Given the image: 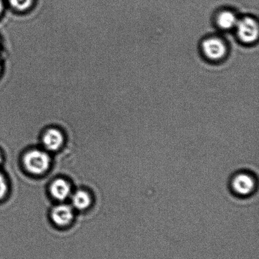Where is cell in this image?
Instances as JSON below:
<instances>
[{"instance_id": "1", "label": "cell", "mask_w": 259, "mask_h": 259, "mask_svg": "<svg viewBox=\"0 0 259 259\" xmlns=\"http://www.w3.org/2000/svg\"><path fill=\"white\" fill-rule=\"evenodd\" d=\"M23 162L25 169L30 173L40 175L44 174L49 169L51 159L46 152L33 150L25 155Z\"/></svg>"}, {"instance_id": "2", "label": "cell", "mask_w": 259, "mask_h": 259, "mask_svg": "<svg viewBox=\"0 0 259 259\" xmlns=\"http://www.w3.org/2000/svg\"><path fill=\"white\" fill-rule=\"evenodd\" d=\"M256 187V181L252 174L241 172L233 176L230 188L233 194L239 197H247L252 194Z\"/></svg>"}, {"instance_id": "3", "label": "cell", "mask_w": 259, "mask_h": 259, "mask_svg": "<svg viewBox=\"0 0 259 259\" xmlns=\"http://www.w3.org/2000/svg\"><path fill=\"white\" fill-rule=\"evenodd\" d=\"M236 29L238 38L245 44H252L258 37V23L250 17L238 20Z\"/></svg>"}, {"instance_id": "4", "label": "cell", "mask_w": 259, "mask_h": 259, "mask_svg": "<svg viewBox=\"0 0 259 259\" xmlns=\"http://www.w3.org/2000/svg\"><path fill=\"white\" fill-rule=\"evenodd\" d=\"M202 50L207 59L214 62L223 60L228 53L227 44L224 41L218 37L205 39L202 43Z\"/></svg>"}, {"instance_id": "5", "label": "cell", "mask_w": 259, "mask_h": 259, "mask_svg": "<svg viewBox=\"0 0 259 259\" xmlns=\"http://www.w3.org/2000/svg\"><path fill=\"white\" fill-rule=\"evenodd\" d=\"M51 215L56 225L65 227L72 221L73 212L69 205L62 204L53 208Z\"/></svg>"}, {"instance_id": "6", "label": "cell", "mask_w": 259, "mask_h": 259, "mask_svg": "<svg viewBox=\"0 0 259 259\" xmlns=\"http://www.w3.org/2000/svg\"><path fill=\"white\" fill-rule=\"evenodd\" d=\"M64 141L62 133L57 129H49L42 137V143L45 148L50 151H58L61 148Z\"/></svg>"}, {"instance_id": "7", "label": "cell", "mask_w": 259, "mask_h": 259, "mask_svg": "<svg viewBox=\"0 0 259 259\" xmlns=\"http://www.w3.org/2000/svg\"><path fill=\"white\" fill-rule=\"evenodd\" d=\"M50 192L53 197H54L56 200L63 201L70 196V185L65 179H56L51 184Z\"/></svg>"}, {"instance_id": "8", "label": "cell", "mask_w": 259, "mask_h": 259, "mask_svg": "<svg viewBox=\"0 0 259 259\" xmlns=\"http://www.w3.org/2000/svg\"><path fill=\"white\" fill-rule=\"evenodd\" d=\"M237 15L231 10H223L217 15V23L221 29L228 30L235 28L238 21Z\"/></svg>"}, {"instance_id": "9", "label": "cell", "mask_w": 259, "mask_h": 259, "mask_svg": "<svg viewBox=\"0 0 259 259\" xmlns=\"http://www.w3.org/2000/svg\"><path fill=\"white\" fill-rule=\"evenodd\" d=\"M72 202L76 209L85 210L91 204V197L88 192L83 190H78L73 195Z\"/></svg>"}, {"instance_id": "10", "label": "cell", "mask_w": 259, "mask_h": 259, "mask_svg": "<svg viewBox=\"0 0 259 259\" xmlns=\"http://www.w3.org/2000/svg\"><path fill=\"white\" fill-rule=\"evenodd\" d=\"M9 2L14 9L24 11L31 6L33 0H9Z\"/></svg>"}, {"instance_id": "11", "label": "cell", "mask_w": 259, "mask_h": 259, "mask_svg": "<svg viewBox=\"0 0 259 259\" xmlns=\"http://www.w3.org/2000/svg\"><path fill=\"white\" fill-rule=\"evenodd\" d=\"M8 185L4 175L0 173V200L4 199L7 195Z\"/></svg>"}, {"instance_id": "12", "label": "cell", "mask_w": 259, "mask_h": 259, "mask_svg": "<svg viewBox=\"0 0 259 259\" xmlns=\"http://www.w3.org/2000/svg\"><path fill=\"white\" fill-rule=\"evenodd\" d=\"M3 3L2 2V0H0V14H1V13L2 12L3 10Z\"/></svg>"}, {"instance_id": "13", "label": "cell", "mask_w": 259, "mask_h": 259, "mask_svg": "<svg viewBox=\"0 0 259 259\" xmlns=\"http://www.w3.org/2000/svg\"><path fill=\"white\" fill-rule=\"evenodd\" d=\"M2 161V156L1 155H0V164H1Z\"/></svg>"}]
</instances>
